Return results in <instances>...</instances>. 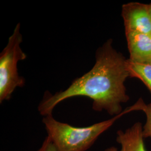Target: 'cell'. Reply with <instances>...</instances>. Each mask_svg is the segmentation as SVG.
I'll use <instances>...</instances> for the list:
<instances>
[{"label":"cell","instance_id":"obj_9","mask_svg":"<svg viewBox=\"0 0 151 151\" xmlns=\"http://www.w3.org/2000/svg\"><path fill=\"white\" fill-rule=\"evenodd\" d=\"M37 151H58L49 137H47L41 147Z\"/></svg>","mask_w":151,"mask_h":151},{"label":"cell","instance_id":"obj_5","mask_svg":"<svg viewBox=\"0 0 151 151\" xmlns=\"http://www.w3.org/2000/svg\"><path fill=\"white\" fill-rule=\"evenodd\" d=\"M125 37L130 62L151 65V35L137 32H127Z\"/></svg>","mask_w":151,"mask_h":151},{"label":"cell","instance_id":"obj_3","mask_svg":"<svg viewBox=\"0 0 151 151\" xmlns=\"http://www.w3.org/2000/svg\"><path fill=\"white\" fill-rule=\"evenodd\" d=\"M22 42L21 24L18 23L0 54L1 103L10 100L16 88L22 87L25 84V78L19 75L17 69L18 62L27 57L21 47Z\"/></svg>","mask_w":151,"mask_h":151},{"label":"cell","instance_id":"obj_10","mask_svg":"<svg viewBox=\"0 0 151 151\" xmlns=\"http://www.w3.org/2000/svg\"><path fill=\"white\" fill-rule=\"evenodd\" d=\"M150 7H151V4H150Z\"/></svg>","mask_w":151,"mask_h":151},{"label":"cell","instance_id":"obj_7","mask_svg":"<svg viewBox=\"0 0 151 151\" xmlns=\"http://www.w3.org/2000/svg\"><path fill=\"white\" fill-rule=\"evenodd\" d=\"M127 64L130 77L139 79L151 92V65L135 63L128 59Z\"/></svg>","mask_w":151,"mask_h":151},{"label":"cell","instance_id":"obj_6","mask_svg":"<svg viewBox=\"0 0 151 151\" xmlns=\"http://www.w3.org/2000/svg\"><path fill=\"white\" fill-rule=\"evenodd\" d=\"M116 134V142L121 145V149L111 147L105 151H148L145 145L143 127L140 122L135 123L124 132L119 130Z\"/></svg>","mask_w":151,"mask_h":151},{"label":"cell","instance_id":"obj_8","mask_svg":"<svg viewBox=\"0 0 151 151\" xmlns=\"http://www.w3.org/2000/svg\"><path fill=\"white\" fill-rule=\"evenodd\" d=\"M142 111L146 114V122L143 127V136L144 138H151V103L145 104Z\"/></svg>","mask_w":151,"mask_h":151},{"label":"cell","instance_id":"obj_4","mask_svg":"<svg viewBox=\"0 0 151 151\" xmlns=\"http://www.w3.org/2000/svg\"><path fill=\"white\" fill-rule=\"evenodd\" d=\"M122 16L125 32H137L151 35V13L150 4L129 2L122 6Z\"/></svg>","mask_w":151,"mask_h":151},{"label":"cell","instance_id":"obj_2","mask_svg":"<svg viewBox=\"0 0 151 151\" xmlns=\"http://www.w3.org/2000/svg\"><path fill=\"white\" fill-rule=\"evenodd\" d=\"M144 103L143 99L139 98L134 105L123 110L118 115L86 127H76L60 122L54 119L52 114L44 116L42 122L47 136L58 151H86L118 119L126 114L142 110Z\"/></svg>","mask_w":151,"mask_h":151},{"label":"cell","instance_id":"obj_1","mask_svg":"<svg viewBox=\"0 0 151 151\" xmlns=\"http://www.w3.org/2000/svg\"><path fill=\"white\" fill-rule=\"evenodd\" d=\"M127 59L113 47L109 39L97 49L95 63L90 70L72 81L64 91L51 95L45 93L38 105V111L43 116L52 115L60 103L71 97L83 96L92 100V109L105 110L110 115L116 116L123 111L122 104L128 102L125 82L130 77Z\"/></svg>","mask_w":151,"mask_h":151}]
</instances>
